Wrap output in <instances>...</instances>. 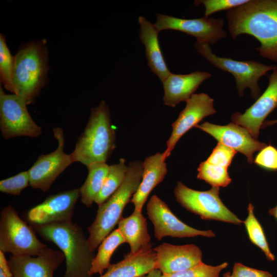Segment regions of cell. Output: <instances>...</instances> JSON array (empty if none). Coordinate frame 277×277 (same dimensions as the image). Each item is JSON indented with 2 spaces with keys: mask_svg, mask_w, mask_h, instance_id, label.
Here are the masks:
<instances>
[{
  "mask_svg": "<svg viewBox=\"0 0 277 277\" xmlns=\"http://www.w3.org/2000/svg\"><path fill=\"white\" fill-rule=\"evenodd\" d=\"M80 196L79 188L50 195L43 203L28 211L27 220L32 226L71 221Z\"/></svg>",
  "mask_w": 277,
  "mask_h": 277,
  "instance_id": "4fadbf2b",
  "label": "cell"
},
{
  "mask_svg": "<svg viewBox=\"0 0 277 277\" xmlns=\"http://www.w3.org/2000/svg\"><path fill=\"white\" fill-rule=\"evenodd\" d=\"M146 210L154 227V235L159 241L165 236L177 238L199 235L215 236L211 230H198L183 223L173 213L168 205L155 194L150 197Z\"/></svg>",
  "mask_w": 277,
  "mask_h": 277,
  "instance_id": "8fae6325",
  "label": "cell"
},
{
  "mask_svg": "<svg viewBox=\"0 0 277 277\" xmlns=\"http://www.w3.org/2000/svg\"><path fill=\"white\" fill-rule=\"evenodd\" d=\"M214 100L204 93H194L186 101L185 108L177 120L172 123V131L166 142L167 148L163 152L167 159L181 137L204 117L216 113Z\"/></svg>",
  "mask_w": 277,
  "mask_h": 277,
  "instance_id": "5bb4252c",
  "label": "cell"
},
{
  "mask_svg": "<svg viewBox=\"0 0 277 277\" xmlns=\"http://www.w3.org/2000/svg\"><path fill=\"white\" fill-rule=\"evenodd\" d=\"M227 169L205 161L202 162L197 168V178L204 181L212 187H225L231 181Z\"/></svg>",
  "mask_w": 277,
  "mask_h": 277,
  "instance_id": "83f0119b",
  "label": "cell"
},
{
  "mask_svg": "<svg viewBox=\"0 0 277 277\" xmlns=\"http://www.w3.org/2000/svg\"><path fill=\"white\" fill-rule=\"evenodd\" d=\"M117 224V229L123 236L125 242L130 246V254L138 252L151 243L147 219L142 212L134 210L130 216L127 217L122 216Z\"/></svg>",
  "mask_w": 277,
  "mask_h": 277,
  "instance_id": "603a6c76",
  "label": "cell"
},
{
  "mask_svg": "<svg viewBox=\"0 0 277 277\" xmlns=\"http://www.w3.org/2000/svg\"><path fill=\"white\" fill-rule=\"evenodd\" d=\"M32 227L64 253L66 265L64 277H92L89 272L95 255L90 250L81 226L71 220Z\"/></svg>",
  "mask_w": 277,
  "mask_h": 277,
  "instance_id": "7a4b0ae2",
  "label": "cell"
},
{
  "mask_svg": "<svg viewBox=\"0 0 277 277\" xmlns=\"http://www.w3.org/2000/svg\"><path fill=\"white\" fill-rule=\"evenodd\" d=\"M124 243L125 239L118 229L105 238L99 245L97 253L92 261L89 275L91 276L95 273L103 275L104 270L111 265L110 261L112 254Z\"/></svg>",
  "mask_w": 277,
  "mask_h": 277,
  "instance_id": "d4e9b609",
  "label": "cell"
},
{
  "mask_svg": "<svg viewBox=\"0 0 277 277\" xmlns=\"http://www.w3.org/2000/svg\"><path fill=\"white\" fill-rule=\"evenodd\" d=\"M156 253L150 243L135 254H125L123 260L111 264L100 277H141L156 269Z\"/></svg>",
  "mask_w": 277,
  "mask_h": 277,
  "instance_id": "44dd1931",
  "label": "cell"
},
{
  "mask_svg": "<svg viewBox=\"0 0 277 277\" xmlns=\"http://www.w3.org/2000/svg\"><path fill=\"white\" fill-rule=\"evenodd\" d=\"M249 0H197L194 5L203 4L205 7L204 16L208 17L211 14L226 10H230L245 4Z\"/></svg>",
  "mask_w": 277,
  "mask_h": 277,
  "instance_id": "1f68e13d",
  "label": "cell"
},
{
  "mask_svg": "<svg viewBox=\"0 0 277 277\" xmlns=\"http://www.w3.org/2000/svg\"><path fill=\"white\" fill-rule=\"evenodd\" d=\"M140 25L139 37L145 45L148 65L162 83L171 74L162 53L158 39L159 31L145 17L138 18Z\"/></svg>",
  "mask_w": 277,
  "mask_h": 277,
  "instance_id": "7402d4cb",
  "label": "cell"
},
{
  "mask_svg": "<svg viewBox=\"0 0 277 277\" xmlns=\"http://www.w3.org/2000/svg\"><path fill=\"white\" fill-rule=\"evenodd\" d=\"M277 107V69L272 70L265 91L245 112L234 113L231 121L246 129L257 140L265 119Z\"/></svg>",
  "mask_w": 277,
  "mask_h": 277,
  "instance_id": "2e32d148",
  "label": "cell"
},
{
  "mask_svg": "<svg viewBox=\"0 0 277 277\" xmlns=\"http://www.w3.org/2000/svg\"><path fill=\"white\" fill-rule=\"evenodd\" d=\"M109 166L106 163H93L88 166V175L79 188L81 201L87 207L92 206L100 192L107 175Z\"/></svg>",
  "mask_w": 277,
  "mask_h": 277,
  "instance_id": "cb8c5ba5",
  "label": "cell"
},
{
  "mask_svg": "<svg viewBox=\"0 0 277 277\" xmlns=\"http://www.w3.org/2000/svg\"><path fill=\"white\" fill-rule=\"evenodd\" d=\"M162 274V272L159 269H154L141 277H161Z\"/></svg>",
  "mask_w": 277,
  "mask_h": 277,
  "instance_id": "8d00e7d4",
  "label": "cell"
},
{
  "mask_svg": "<svg viewBox=\"0 0 277 277\" xmlns=\"http://www.w3.org/2000/svg\"><path fill=\"white\" fill-rule=\"evenodd\" d=\"M65 260L62 251L47 247L36 256L11 255L8 264L13 277H53Z\"/></svg>",
  "mask_w": 277,
  "mask_h": 277,
  "instance_id": "e0dca14e",
  "label": "cell"
},
{
  "mask_svg": "<svg viewBox=\"0 0 277 277\" xmlns=\"http://www.w3.org/2000/svg\"><path fill=\"white\" fill-rule=\"evenodd\" d=\"M254 163L265 169L277 170V149L271 145H267L256 156Z\"/></svg>",
  "mask_w": 277,
  "mask_h": 277,
  "instance_id": "836d02e7",
  "label": "cell"
},
{
  "mask_svg": "<svg viewBox=\"0 0 277 277\" xmlns=\"http://www.w3.org/2000/svg\"><path fill=\"white\" fill-rule=\"evenodd\" d=\"M206 71H196L187 74L171 73L163 82L166 106L174 107L179 103L187 101L203 82L211 77Z\"/></svg>",
  "mask_w": 277,
  "mask_h": 277,
  "instance_id": "d6986e66",
  "label": "cell"
},
{
  "mask_svg": "<svg viewBox=\"0 0 277 277\" xmlns=\"http://www.w3.org/2000/svg\"><path fill=\"white\" fill-rule=\"evenodd\" d=\"M166 159L164 152H157L145 159L141 182L130 200L134 206V210L142 212L151 191L164 180L168 172Z\"/></svg>",
  "mask_w": 277,
  "mask_h": 277,
  "instance_id": "ffe728a7",
  "label": "cell"
},
{
  "mask_svg": "<svg viewBox=\"0 0 277 277\" xmlns=\"http://www.w3.org/2000/svg\"><path fill=\"white\" fill-rule=\"evenodd\" d=\"M30 185L28 171L21 172L12 177L0 181V191L14 196L19 195L21 191Z\"/></svg>",
  "mask_w": 277,
  "mask_h": 277,
  "instance_id": "4dcf8cb0",
  "label": "cell"
},
{
  "mask_svg": "<svg viewBox=\"0 0 277 277\" xmlns=\"http://www.w3.org/2000/svg\"><path fill=\"white\" fill-rule=\"evenodd\" d=\"M47 245L37 239L33 228L19 216L11 205L4 208L0 217V250L13 255L40 254Z\"/></svg>",
  "mask_w": 277,
  "mask_h": 277,
  "instance_id": "52a82bcc",
  "label": "cell"
},
{
  "mask_svg": "<svg viewBox=\"0 0 277 277\" xmlns=\"http://www.w3.org/2000/svg\"><path fill=\"white\" fill-rule=\"evenodd\" d=\"M115 140L109 108L102 101L92 108L86 126L70 154L73 163L78 162L86 166L96 162L106 163L115 148Z\"/></svg>",
  "mask_w": 277,
  "mask_h": 277,
  "instance_id": "3957f363",
  "label": "cell"
},
{
  "mask_svg": "<svg viewBox=\"0 0 277 277\" xmlns=\"http://www.w3.org/2000/svg\"><path fill=\"white\" fill-rule=\"evenodd\" d=\"M230 273L229 272H227L223 274V277H230Z\"/></svg>",
  "mask_w": 277,
  "mask_h": 277,
  "instance_id": "60d3db41",
  "label": "cell"
},
{
  "mask_svg": "<svg viewBox=\"0 0 277 277\" xmlns=\"http://www.w3.org/2000/svg\"><path fill=\"white\" fill-rule=\"evenodd\" d=\"M236 153L234 150L218 143L206 161L228 168Z\"/></svg>",
  "mask_w": 277,
  "mask_h": 277,
  "instance_id": "d6a6232c",
  "label": "cell"
},
{
  "mask_svg": "<svg viewBox=\"0 0 277 277\" xmlns=\"http://www.w3.org/2000/svg\"><path fill=\"white\" fill-rule=\"evenodd\" d=\"M228 263L224 262L213 266L203 262L190 268L167 274L161 277H219L220 272L227 267Z\"/></svg>",
  "mask_w": 277,
  "mask_h": 277,
  "instance_id": "f546056e",
  "label": "cell"
},
{
  "mask_svg": "<svg viewBox=\"0 0 277 277\" xmlns=\"http://www.w3.org/2000/svg\"><path fill=\"white\" fill-rule=\"evenodd\" d=\"M54 138L58 142L55 150L48 154H41L28 170L30 186L33 189L47 192L53 182L64 170L73 163L70 154L64 151L65 138L61 128L53 129Z\"/></svg>",
  "mask_w": 277,
  "mask_h": 277,
  "instance_id": "30bf717a",
  "label": "cell"
},
{
  "mask_svg": "<svg viewBox=\"0 0 277 277\" xmlns=\"http://www.w3.org/2000/svg\"><path fill=\"white\" fill-rule=\"evenodd\" d=\"M156 255V269L163 274L183 271L202 262V252L193 244L174 245L163 243L154 249Z\"/></svg>",
  "mask_w": 277,
  "mask_h": 277,
  "instance_id": "ac0fdd59",
  "label": "cell"
},
{
  "mask_svg": "<svg viewBox=\"0 0 277 277\" xmlns=\"http://www.w3.org/2000/svg\"><path fill=\"white\" fill-rule=\"evenodd\" d=\"M143 162H129L125 180L120 187L103 204L98 206L95 219L87 230L90 250L94 252L111 232L122 217L123 210L136 191L142 180Z\"/></svg>",
  "mask_w": 277,
  "mask_h": 277,
  "instance_id": "277c9868",
  "label": "cell"
},
{
  "mask_svg": "<svg viewBox=\"0 0 277 277\" xmlns=\"http://www.w3.org/2000/svg\"><path fill=\"white\" fill-rule=\"evenodd\" d=\"M194 47L212 65L232 74L240 97L243 96L244 90L248 88L250 90L251 97L256 100L261 93L259 85L260 78L268 71L277 69V66H268L256 61H238L220 57L213 53L208 43L202 41L196 40Z\"/></svg>",
  "mask_w": 277,
  "mask_h": 277,
  "instance_id": "8992f818",
  "label": "cell"
},
{
  "mask_svg": "<svg viewBox=\"0 0 277 277\" xmlns=\"http://www.w3.org/2000/svg\"><path fill=\"white\" fill-rule=\"evenodd\" d=\"M229 31L235 39L246 34L261 44L260 55L277 62V0H249L228 10L226 14Z\"/></svg>",
  "mask_w": 277,
  "mask_h": 277,
  "instance_id": "6da1fadb",
  "label": "cell"
},
{
  "mask_svg": "<svg viewBox=\"0 0 277 277\" xmlns=\"http://www.w3.org/2000/svg\"><path fill=\"white\" fill-rule=\"evenodd\" d=\"M248 216L244 222L251 242L259 247L264 253L267 259L273 261L275 256L271 252L262 227L254 214V207L249 203L247 208Z\"/></svg>",
  "mask_w": 277,
  "mask_h": 277,
  "instance_id": "4316f807",
  "label": "cell"
},
{
  "mask_svg": "<svg viewBox=\"0 0 277 277\" xmlns=\"http://www.w3.org/2000/svg\"><path fill=\"white\" fill-rule=\"evenodd\" d=\"M48 50L44 40L32 42L14 56L13 94L32 103L46 84L48 71Z\"/></svg>",
  "mask_w": 277,
  "mask_h": 277,
  "instance_id": "5b68a950",
  "label": "cell"
},
{
  "mask_svg": "<svg viewBox=\"0 0 277 277\" xmlns=\"http://www.w3.org/2000/svg\"><path fill=\"white\" fill-rule=\"evenodd\" d=\"M128 170L125 160L120 159L118 163L109 166L103 187L94 202L100 206L107 201L122 185Z\"/></svg>",
  "mask_w": 277,
  "mask_h": 277,
  "instance_id": "484cf974",
  "label": "cell"
},
{
  "mask_svg": "<svg viewBox=\"0 0 277 277\" xmlns=\"http://www.w3.org/2000/svg\"><path fill=\"white\" fill-rule=\"evenodd\" d=\"M0 277H10L8 276L2 270L0 269Z\"/></svg>",
  "mask_w": 277,
  "mask_h": 277,
  "instance_id": "ab89813d",
  "label": "cell"
},
{
  "mask_svg": "<svg viewBox=\"0 0 277 277\" xmlns=\"http://www.w3.org/2000/svg\"><path fill=\"white\" fill-rule=\"evenodd\" d=\"M195 127L210 134L218 143L244 154L249 164L253 162V153L267 146L254 138L246 129L232 122L221 126L206 122Z\"/></svg>",
  "mask_w": 277,
  "mask_h": 277,
  "instance_id": "9a60e30c",
  "label": "cell"
},
{
  "mask_svg": "<svg viewBox=\"0 0 277 277\" xmlns=\"http://www.w3.org/2000/svg\"><path fill=\"white\" fill-rule=\"evenodd\" d=\"M0 269L2 270L8 276L13 277L11 272L8 261L5 258L4 252L0 250Z\"/></svg>",
  "mask_w": 277,
  "mask_h": 277,
  "instance_id": "d590c367",
  "label": "cell"
},
{
  "mask_svg": "<svg viewBox=\"0 0 277 277\" xmlns=\"http://www.w3.org/2000/svg\"><path fill=\"white\" fill-rule=\"evenodd\" d=\"M26 102L16 94H6L0 87V128L2 135L7 140L26 136H38L42 129L33 120Z\"/></svg>",
  "mask_w": 277,
  "mask_h": 277,
  "instance_id": "9c48e42d",
  "label": "cell"
},
{
  "mask_svg": "<svg viewBox=\"0 0 277 277\" xmlns=\"http://www.w3.org/2000/svg\"><path fill=\"white\" fill-rule=\"evenodd\" d=\"M177 202L190 212L203 220H213L241 225L244 223L228 209L219 196V187H212L207 191L191 189L178 182L174 189Z\"/></svg>",
  "mask_w": 277,
  "mask_h": 277,
  "instance_id": "ba28073f",
  "label": "cell"
},
{
  "mask_svg": "<svg viewBox=\"0 0 277 277\" xmlns=\"http://www.w3.org/2000/svg\"><path fill=\"white\" fill-rule=\"evenodd\" d=\"M154 26L159 32L171 29L194 36L196 40L214 44L227 37L223 29L224 19L206 17L185 19L172 16L156 14Z\"/></svg>",
  "mask_w": 277,
  "mask_h": 277,
  "instance_id": "7c38bea8",
  "label": "cell"
},
{
  "mask_svg": "<svg viewBox=\"0 0 277 277\" xmlns=\"http://www.w3.org/2000/svg\"><path fill=\"white\" fill-rule=\"evenodd\" d=\"M269 213L277 219V206L269 211Z\"/></svg>",
  "mask_w": 277,
  "mask_h": 277,
  "instance_id": "f35d334b",
  "label": "cell"
},
{
  "mask_svg": "<svg viewBox=\"0 0 277 277\" xmlns=\"http://www.w3.org/2000/svg\"><path fill=\"white\" fill-rule=\"evenodd\" d=\"M15 57L13 56L7 45L5 36L0 34V79L4 87L13 93V78Z\"/></svg>",
  "mask_w": 277,
  "mask_h": 277,
  "instance_id": "f1b7e54d",
  "label": "cell"
},
{
  "mask_svg": "<svg viewBox=\"0 0 277 277\" xmlns=\"http://www.w3.org/2000/svg\"><path fill=\"white\" fill-rule=\"evenodd\" d=\"M230 277H272L268 271L252 268L240 263H235Z\"/></svg>",
  "mask_w": 277,
  "mask_h": 277,
  "instance_id": "e575fe53",
  "label": "cell"
},
{
  "mask_svg": "<svg viewBox=\"0 0 277 277\" xmlns=\"http://www.w3.org/2000/svg\"><path fill=\"white\" fill-rule=\"evenodd\" d=\"M276 123H277V120L267 121L264 122L263 123V125H262V128L266 127L267 126L272 125L274 124H275Z\"/></svg>",
  "mask_w": 277,
  "mask_h": 277,
  "instance_id": "74e56055",
  "label": "cell"
}]
</instances>
